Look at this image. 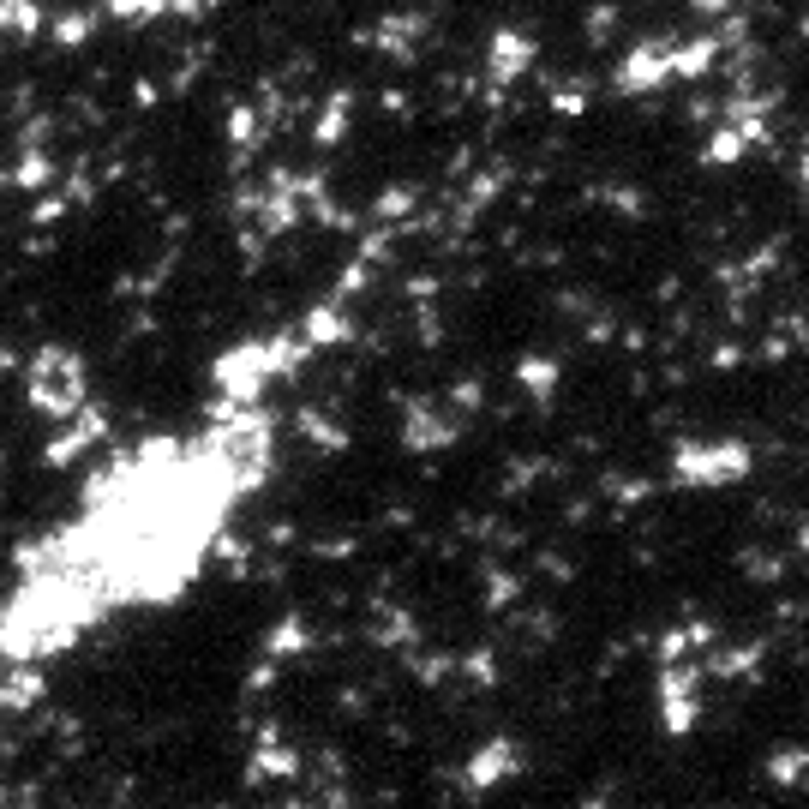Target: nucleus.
Instances as JSON below:
<instances>
[{
  "mask_svg": "<svg viewBox=\"0 0 809 809\" xmlns=\"http://www.w3.org/2000/svg\"><path fill=\"white\" fill-rule=\"evenodd\" d=\"M276 438L258 408L120 456L84 510L42 546L24 588V654H54L126 612L174 606L222 552L240 504L270 480Z\"/></svg>",
  "mask_w": 809,
  "mask_h": 809,
  "instance_id": "f257e3e1",
  "label": "nucleus"
}]
</instances>
